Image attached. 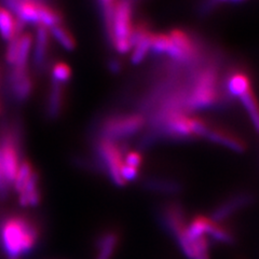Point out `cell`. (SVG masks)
Instances as JSON below:
<instances>
[{
  "label": "cell",
  "mask_w": 259,
  "mask_h": 259,
  "mask_svg": "<svg viewBox=\"0 0 259 259\" xmlns=\"http://www.w3.org/2000/svg\"><path fill=\"white\" fill-rule=\"evenodd\" d=\"M3 246L12 259L28 253L35 246L38 231L34 224L24 217H10L3 224L0 230Z\"/></svg>",
  "instance_id": "6da1fadb"
},
{
  "label": "cell",
  "mask_w": 259,
  "mask_h": 259,
  "mask_svg": "<svg viewBox=\"0 0 259 259\" xmlns=\"http://www.w3.org/2000/svg\"><path fill=\"white\" fill-rule=\"evenodd\" d=\"M133 11L132 0H117L113 13L112 48L120 53L126 54L132 50L131 37L133 31Z\"/></svg>",
  "instance_id": "7a4b0ae2"
},
{
  "label": "cell",
  "mask_w": 259,
  "mask_h": 259,
  "mask_svg": "<svg viewBox=\"0 0 259 259\" xmlns=\"http://www.w3.org/2000/svg\"><path fill=\"white\" fill-rule=\"evenodd\" d=\"M146 124L147 118L142 112L110 116L103 123L102 139L112 142L127 139L142 131Z\"/></svg>",
  "instance_id": "3957f363"
},
{
  "label": "cell",
  "mask_w": 259,
  "mask_h": 259,
  "mask_svg": "<svg viewBox=\"0 0 259 259\" xmlns=\"http://www.w3.org/2000/svg\"><path fill=\"white\" fill-rule=\"evenodd\" d=\"M157 216L163 230L174 238L187 229V215L181 202H164V204L159 207Z\"/></svg>",
  "instance_id": "277c9868"
},
{
  "label": "cell",
  "mask_w": 259,
  "mask_h": 259,
  "mask_svg": "<svg viewBox=\"0 0 259 259\" xmlns=\"http://www.w3.org/2000/svg\"><path fill=\"white\" fill-rule=\"evenodd\" d=\"M97 151L101 156L111 181L117 186L122 187L126 183L121 175V167L123 165V153L119 144L109 140L101 139L97 144Z\"/></svg>",
  "instance_id": "5b68a950"
},
{
  "label": "cell",
  "mask_w": 259,
  "mask_h": 259,
  "mask_svg": "<svg viewBox=\"0 0 259 259\" xmlns=\"http://www.w3.org/2000/svg\"><path fill=\"white\" fill-rule=\"evenodd\" d=\"M255 201V196L249 191H242L232 194L231 197L218 204L210 214V220L223 224L227 218L239 212L240 209L249 206Z\"/></svg>",
  "instance_id": "8992f818"
},
{
  "label": "cell",
  "mask_w": 259,
  "mask_h": 259,
  "mask_svg": "<svg viewBox=\"0 0 259 259\" xmlns=\"http://www.w3.org/2000/svg\"><path fill=\"white\" fill-rule=\"evenodd\" d=\"M203 139H206L218 145L225 146V147L236 152H244L247 149L246 142L237 133H234L230 131V130H227L223 126L212 125L210 123H208Z\"/></svg>",
  "instance_id": "52a82bcc"
},
{
  "label": "cell",
  "mask_w": 259,
  "mask_h": 259,
  "mask_svg": "<svg viewBox=\"0 0 259 259\" xmlns=\"http://www.w3.org/2000/svg\"><path fill=\"white\" fill-rule=\"evenodd\" d=\"M49 49H50V34L48 28L45 26L38 25L36 30V39H35V48L32 53V64L34 67L38 70L45 68L48 63Z\"/></svg>",
  "instance_id": "ba28073f"
},
{
  "label": "cell",
  "mask_w": 259,
  "mask_h": 259,
  "mask_svg": "<svg viewBox=\"0 0 259 259\" xmlns=\"http://www.w3.org/2000/svg\"><path fill=\"white\" fill-rule=\"evenodd\" d=\"M25 27L24 24L6 9H0V36L6 41H10L16 35H21Z\"/></svg>",
  "instance_id": "9c48e42d"
},
{
  "label": "cell",
  "mask_w": 259,
  "mask_h": 259,
  "mask_svg": "<svg viewBox=\"0 0 259 259\" xmlns=\"http://www.w3.org/2000/svg\"><path fill=\"white\" fill-rule=\"evenodd\" d=\"M145 187L150 191L166 194V196H175L184 190V186L180 181L172 178L153 177L145 182Z\"/></svg>",
  "instance_id": "30bf717a"
},
{
  "label": "cell",
  "mask_w": 259,
  "mask_h": 259,
  "mask_svg": "<svg viewBox=\"0 0 259 259\" xmlns=\"http://www.w3.org/2000/svg\"><path fill=\"white\" fill-rule=\"evenodd\" d=\"M64 104V90L62 84L52 80L50 87V93L48 97L47 115L51 120L59 118Z\"/></svg>",
  "instance_id": "8fae6325"
},
{
  "label": "cell",
  "mask_w": 259,
  "mask_h": 259,
  "mask_svg": "<svg viewBox=\"0 0 259 259\" xmlns=\"http://www.w3.org/2000/svg\"><path fill=\"white\" fill-rule=\"evenodd\" d=\"M39 177L37 173L32 174L30 180L26 184L25 188L20 192V204L22 206H35L40 202V191L38 188Z\"/></svg>",
  "instance_id": "7c38bea8"
},
{
  "label": "cell",
  "mask_w": 259,
  "mask_h": 259,
  "mask_svg": "<svg viewBox=\"0 0 259 259\" xmlns=\"http://www.w3.org/2000/svg\"><path fill=\"white\" fill-rule=\"evenodd\" d=\"M117 0H97V5L102 13V18L104 22L105 34H106L107 41L112 47L113 41V32H112V22L113 13H115V5Z\"/></svg>",
  "instance_id": "4fadbf2b"
},
{
  "label": "cell",
  "mask_w": 259,
  "mask_h": 259,
  "mask_svg": "<svg viewBox=\"0 0 259 259\" xmlns=\"http://www.w3.org/2000/svg\"><path fill=\"white\" fill-rule=\"evenodd\" d=\"M32 88H34V81H32L30 75L27 74L19 81H16L14 84L8 88V90H9L10 95L15 102L23 103L28 100L32 92Z\"/></svg>",
  "instance_id": "5bb4252c"
},
{
  "label": "cell",
  "mask_w": 259,
  "mask_h": 259,
  "mask_svg": "<svg viewBox=\"0 0 259 259\" xmlns=\"http://www.w3.org/2000/svg\"><path fill=\"white\" fill-rule=\"evenodd\" d=\"M240 102L246 110L250 121H252L255 131L259 133V101L253 89H250L244 95H242L240 97Z\"/></svg>",
  "instance_id": "9a60e30c"
},
{
  "label": "cell",
  "mask_w": 259,
  "mask_h": 259,
  "mask_svg": "<svg viewBox=\"0 0 259 259\" xmlns=\"http://www.w3.org/2000/svg\"><path fill=\"white\" fill-rule=\"evenodd\" d=\"M206 234L212 238L215 242L222 243L226 245H233L237 242L236 236L231 229L221 223L210 222Z\"/></svg>",
  "instance_id": "2e32d148"
},
{
  "label": "cell",
  "mask_w": 259,
  "mask_h": 259,
  "mask_svg": "<svg viewBox=\"0 0 259 259\" xmlns=\"http://www.w3.org/2000/svg\"><path fill=\"white\" fill-rule=\"evenodd\" d=\"M38 18V25L45 26L46 28H51L53 26L60 25V24H63L64 21L62 13L59 10L53 9V8L49 6L48 4L39 5Z\"/></svg>",
  "instance_id": "e0dca14e"
},
{
  "label": "cell",
  "mask_w": 259,
  "mask_h": 259,
  "mask_svg": "<svg viewBox=\"0 0 259 259\" xmlns=\"http://www.w3.org/2000/svg\"><path fill=\"white\" fill-rule=\"evenodd\" d=\"M38 3L34 2H23L21 3L18 8L15 10V15L16 19L21 21L24 25L26 24H37L39 23V18H38V8H39Z\"/></svg>",
  "instance_id": "ac0fdd59"
},
{
  "label": "cell",
  "mask_w": 259,
  "mask_h": 259,
  "mask_svg": "<svg viewBox=\"0 0 259 259\" xmlns=\"http://www.w3.org/2000/svg\"><path fill=\"white\" fill-rule=\"evenodd\" d=\"M212 222L209 217L204 215H197L194 216L189 225L187 226V236L191 241L197 240L201 237H203L204 234L207 232L208 226Z\"/></svg>",
  "instance_id": "d6986e66"
},
{
  "label": "cell",
  "mask_w": 259,
  "mask_h": 259,
  "mask_svg": "<svg viewBox=\"0 0 259 259\" xmlns=\"http://www.w3.org/2000/svg\"><path fill=\"white\" fill-rule=\"evenodd\" d=\"M32 41H34V38H32L31 34H29V32H24V34L21 35L20 46H19V54H18V59H16V63L14 65V67H20V68L27 67Z\"/></svg>",
  "instance_id": "ffe728a7"
},
{
  "label": "cell",
  "mask_w": 259,
  "mask_h": 259,
  "mask_svg": "<svg viewBox=\"0 0 259 259\" xmlns=\"http://www.w3.org/2000/svg\"><path fill=\"white\" fill-rule=\"evenodd\" d=\"M50 32L56 41H58L64 49H66L68 51L75 50L76 40L74 37H72L69 30L65 27L63 24L51 27Z\"/></svg>",
  "instance_id": "44dd1931"
},
{
  "label": "cell",
  "mask_w": 259,
  "mask_h": 259,
  "mask_svg": "<svg viewBox=\"0 0 259 259\" xmlns=\"http://www.w3.org/2000/svg\"><path fill=\"white\" fill-rule=\"evenodd\" d=\"M34 167H32L31 163L27 160H24L20 164L18 174L15 176V180L13 182V186L16 191L21 192L24 188H25L26 184L30 180V177L34 174Z\"/></svg>",
  "instance_id": "7402d4cb"
},
{
  "label": "cell",
  "mask_w": 259,
  "mask_h": 259,
  "mask_svg": "<svg viewBox=\"0 0 259 259\" xmlns=\"http://www.w3.org/2000/svg\"><path fill=\"white\" fill-rule=\"evenodd\" d=\"M71 77V69L67 64L63 62L56 63L52 68V80L60 84L66 83Z\"/></svg>",
  "instance_id": "603a6c76"
},
{
  "label": "cell",
  "mask_w": 259,
  "mask_h": 259,
  "mask_svg": "<svg viewBox=\"0 0 259 259\" xmlns=\"http://www.w3.org/2000/svg\"><path fill=\"white\" fill-rule=\"evenodd\" d=\"M21 35H16L13 39L10 40V41H8V47L6 50V62L10 67L14 66L16 63V59H18Z\"/></svg>",
  "instance_id": "cb8c5ba5"
},
{
  "label": "cell",
  "mask_w": 259,
  "mask_h": 259,
  "mask_svg": "<svg viewBox=\"0 0 259 259\" xmlns=\"http://www.w3.org/2000/svg\"><path fill=\"white\" fill-rule=\"evenodd\" d=\"M193 242L194 257L193 259H210L209 258V242L205 236L201 237Z\"/></svg>",
  "instance_id": "d4e9b609"
},
{
  "label": "cell",
  "mask_w": 259,
  "mask_h": 259,
  "mask_svg": "<svg viewBox=\"0 0 259 259\" xmlns=\"http://www.w3.org/2000/svg\"><path fill=\"white\" fill-rule=\"evenodd\" d=\"M142 162H143V157L139 151H128L126 152L125 160L123 161V163L139 169L142 165Z\"/></svg>",
  "instance_id": "484cf974"
},
{
  "label": "cell",
  "mask_w": 259,
  "mask_h": 259,
  "mask_svg": "<svg viewBox=\"0 0 259 259\" xmlns=\"http://www.w3.org/2000/svg\"><path fill=\"white\" fill-rule=\"evenodd\" d=\"M218 0H203L198 8V12L201 16H206L213 13L216 9Z\"/></svg>",
  "instance_id": "4316f807"
},
{
  "label": "cell",
  "mask_w": 259,
  "mask_h": 259,
  "mask_svg": "<svg viewBox=\"0 0 259 259\" xmlns=\"http://www.w3.org/2000/svg\"><path fill=\"white\" fill-rule=\"evenodd\" d=\"M121 175H122V178L125 181V183L132 182L135 181L137 176H139V169L123 163L122 167H121Z\"/></svg>",
  "instance_id": "83f0119b"
},
{
  "label": "cell",
  "mask_w": 259,
  "mask_h": 259,
  "mask_svg": "<svg viewBox=\"0 0 259 259\" xmlns=\"http://www.w3.org/2000/svg\"><path fill=\"white\" fill-rule=\"evenodd\" d=\"M108 68L112 74H118V72L121 71L122 65H121V62L118 59H111L108 63Z\"/></svg>",
  "instance_id": "f1b7e54d"
},
{
  "label": "cell",
  "mask_w": 259,
  "mask_h": 259,
  "mask_svg": "<svg viewBox=\"0 0 259 259\" xmlns=\"http://www.w3.org/2000/svg\"><path fill=\"white\" fill-rule=\"evenodd\" d=\"M2 3L7 7V9H9L10 12H15L16 8L22 3V0H2Z\"/></svg>",
  "instance_id": "f546056e"
},
{
  "label": "cell",
  "mask_w": 259,
  "mask_h": 259,
  "mask_svg": "<svg viewBox=\"0 0 259 259\" xmlns=\"http://www.w3.org/2000/svg\"><path fill=\"white\" fill-rule=\"evenodd\" d=\"M230 3H234V4H238V3H242V2H245V0H228Z\"/></svg>",
  "instance_id": "4dcf8cb0"
},
{
  "label": "cell",
  "mask_w": 259,
  "mask_h": 259,
  "mask_svg": "<svg viewBox=\"0 0 259 259\" xmlns=\"http://www.w3.org/2000/svg\"><path fill=\"white\" fill-rule=\"evenodd\" d=\"M0 178H5L4 174H3V169H2V165H0ZM7 181V180H6Z\"/></svg>",
  "instance_id": "1f68e13d"
},
{
  "label": "cell",
  "mask_w": 259,
  "mask_h": 259,
  "mask_svg": "<svg viewBox=\"0 0 259 259\" xmlns=\"http://www.w3.org/2000/svg\"><path fill=\"white\" fill-rule=\"evenodd\" d=\"M218 2H228V0H218Z\"/></svg>",
  "instance_id": "d6a6232c"
},
{
  "label": "cell",
  "mask_w": 259,
  "mask_h": 259,
  "mask_svg": "<svg viewBox=\"0 0 259 259\" xmlns=\"http://www.w3.org/2000/svg\"><path fill=\"white\" fill-rule=\"evenodd\" d=\"M0 113H2V105H0Z\"/></svg>",
  "instance_id": "836d02e7"
},
{
  "label": "cell",
  "mask_w": 259,
  "mask_h": 259,
  "mask_svg": "<svg viewBox=\"0 0 259 259\" xmlns=\"http://www.w3.org/2000/svg\"><path fill=\"white\" fill-rule=\"evenodd\" d=\"M0 9H2V8H0Z\"/></svg>",
  "instance_id": "e575fe53"
}]
</instances>
